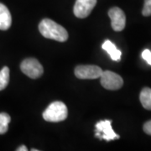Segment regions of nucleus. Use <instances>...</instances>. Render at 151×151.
<instances>
[{"label":"nucleus","instance_id":"f257e3e1","mask_svg":"<svg viewBox=\"0 0 151 151\" xmlns=\"http://www.w3.org/2000/svg\"><path fill=\"white\" fill-rule=\"evenodd\" d=\"M39 30L44 37L64 42L68 39V33L65 28L50 19H45L39 24Z\"/></svg>","mask_w":151,"mask_h":151},{"label":"nucleus","instance_id":"f03ea898","mask_svg":"<svg viewBox=\"0 0 151 151\" xmlns=\"http://www.w3.org/2000/svg\"><path fill=\"white\" fill-rule=\"evenodd\" d=\"M68 115L67 108L62 102H54L50 104L43 113V118L48 122H60L64 121Z\"/></svg>","mask_w":151,"mask_h":151},{"label":"nucleus","instance_id":"7ed1b4c3","mask_svg":"<svg viewBox=\"0 0 151 151\" xmlns=\"http://www.w3.org/2000/svg\"><path fill=\"white\" fill-rule=\"evenodd\" d=\"M111 120H102L99 121L95 125V136L99 139L106 141H111L119 139V134H117L112 128Z\"/></svg>","mask_w":151,"mask_h":151},{"label":"nucleus","instance_id":"20e7f679","mask_svg":"<svg viewBox=\"0 0 151 151\" xmlns=\"http://www.w3.org/2000/svg\"><path fill=\"white\" fill-rule=\"evenodd\" d=\"M20 69L24 74L32 79H36L43 74V66L35 58H27L22 61Z\"/></svg>","mask_w":151,"mask_h":151},{"label":"nucleus","instance_id":"39448f33","mask_svg":"<svg viewBox=\"0 0 151 151\" xmlns=\"http://www.w3.org/2000/svg\"><path fill=\"white\" fill-rule=\"evenodd\" d=\"M101 84L108 90H119L124 85L123 78L111 70H104L101 75Z\"/></svg>","mask_w":151,"mask_h":151},{"label":"nucleus","instance_id":"423d86ee","mask_svg":"<svg viewBox=\"0 0 151 151\" xmlns=\"http://www.w3.org/2000/svg\"><path fill=\"white\" fill-rule=\"evenodd\" d=\"M102 73L103 70L97 65H81L75 68V75L79 79H97Z\"/></svg>","mask_w":151,"mask_h":151},{"label":"nucleus","instance_id":"0eeeda50","mask_svg":"<svg viewBox=\"0 0 151 151\" xmlns=\"http://www.w3.org/2000/svg\"><path fill=\"white\" fill-rule=\"evenodd\" d=\"M108 16L111 19V25L113 30L122 31L126 25V16L124 12L119 7H113L108 11Z\"/></svg>","mask_w":151,"mask_h":151},{"label":"nucleus","instance_id":"6e6552de","mask_svg":"<svg viewBox=\"0 0 151 151\" xmlns=\"http://www.w3.org/2000/svg\"><path fill=\"white\" fill-rule=\"evenodd\" d=\"M97 4V0H76L74 5V14L79 19L88 16Z\"/></svg>","mask_w":151,"mask_h":151},{"label":"nucleus","instance_id":"1a4fd4ad","mask_svg":"<svg viewBox=\"0 0 151 151\" xmlns=\"http://www.w3.org/2000/svg\"><path fill=\"white\" fill-rule=\"evenodd\" d=\"M12 24V17L9 10L4 4L0 3V29H9Z\"/></svg>","mask_w":151,"mask_h":151},{"label":"nucleus","instance_id":"9d476101","mask_svg":"<svg viewBox=\"0 0 151 151\" xmlns=\"http://www.w3.org/2000/svg\"><path fill=\"white\" fill-rule=\"evenodd\" d=\"M102 48L106 50L108 53V55H110L111 59L115 61H119L121 59V55H122V52L117 49L116 45L111 42L109 40H107L104 41V43L102 45Z\"/></svg>","mask_w":151,"mask_h":151},{"label":"nucleus","instance_id":"9b49d317","mask_svg":"<svg viewBox=\"0 0 151 151\" xmlns=\"http://www.w3.org/2000/svg\"><path fill=\"white\" fill-rule=\"evenodd\" d=\"M139 100L142 106L147 110H151V88L145 87L139 95Z\"/></svg>","mask_w":151,"mask_h":151},{"label":"nucleus","instance_id":"f8f14e48","mask_svg":"<svg viewBox=\"0 0 151 151\" xmlns=\"http://www.w3.org/2000/svg\"><path fill=\"white\" fill-rule=\"evenodd\" d=\"M10 116L6 113H0V134H4L9 129V124L10 123Z\"/></svg>","mask_w":151,"mask_h":151},{"label":"nucleus","instance_id":"ddd939ff","mask_svg":"<svg viewBox=\"0 0 151 151\" xmlns=\"http://www.w3.org/2000/svg\"><path fill=\"white\" fill-rule=\"evenodd\" d=\"M9 81V67L4 66L0 70V91L5 89Z\"/></svg>","mask_w":151,"mask_h":151},{"label":"nucleus","instance_id":"4468645a","mask_svg":"<svg viewBox=\"0 0 151 151\" xmlns=\"http://www.w3.org/2000/svg\"><path fill=\"white\" fill-rule=\"evenodd\" d=\"M144 16H150L151 15V0H145V5L142 10Z\"/></svg>","mask_w":151,"mask_h":151},{"label":"nucleus","instance_id":"2eb2a0df","mask_svg":"<svg viewBox=\"0 0 151 151\" xmlns=\"http://www.w3.org/2000/svg\"><path fill=\"white\" fill-rule=\"evenodd\" d=\"M142 57L144 60H145L146 62L151 65V51L150 50H145L142 52Z\"/></svg>","mask_w":151,"mask_h":151},{"label":"nucleus","instance_id":"dca6fc26","mask_svg":"<svg viewBox=\"0 0 151 151\" xmlns=\"http://www.w3.org/2000/svg\"><path fill=\"white\" fill-rule=\"evenodd\" d=\"M143 129H144L145 134H147L149 135H151V120L146 122L145 124H144Z\"/></svg>","mask_w":151,"mask_h":151},{"label":"nucleus","instance_id":"f3484780","mask_svg":"<svg viewBox=\"0 0 151 151\" xmlns=\"http://www.w3.org/2000/svg\"><path fill=\"white\" fill-rule=\"evenodd\" d=\"M28 149L24 145L20 146L19 149H17V151H27Z\"/></svg>","mask_w":151,"mask_h":151}]
</instances>
